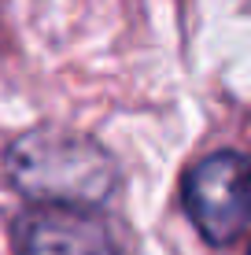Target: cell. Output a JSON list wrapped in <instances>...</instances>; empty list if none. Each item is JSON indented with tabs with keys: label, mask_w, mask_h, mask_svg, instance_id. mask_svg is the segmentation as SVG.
<instances>
[{
	"label": "cell",
	"mask_w": 251,
	"mask_h": 255,
	"mask_svg": "<svg viewBox=\"0 0 251 255\" xmlns=\"http://www.w3.org/2000/svg\"><path fill=\"white\" fill-rule=\"evenodd\" d=\"M7 181L37 207L89 211L111 200L118 163L92 133L37 126L15 137L4 152Z\"/></svg>",
	"instance_id": "cell-1"
},
{
	"label": "cell",
	"mask_w": 251,
	"mask_h": 255,
	"mask_svg": "<svg viewBox=\"0 0 251 255\" xmlns=\"http://www.w3.org/2000/svg\"><path fill=\"white\" fill-rule=\"evenodd\" d=\"M181 207L211 248H226L251 226V155L237 148L200 155L181 174Z\"/></svg>",
	"instance_id": "cell-2"
},
{
	"label": "cell",
	"mask_w": 251,
	"mask_h": 255,
	"mask_svg": "<svg viewBox=\"0 0 251 255\" xmlns=\"http://www.w3.org/2000/svg\"><path fill=\"white\" fill-rule=\"evenodd\" d=\"M19 255H118V248L89 211L37 207L19 230Z\"/></svg>",
	"instance_id": "cell-3"
}]
</instances>
